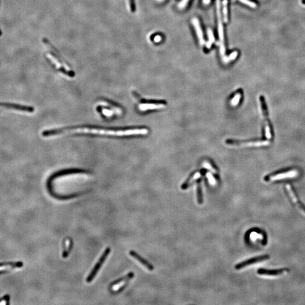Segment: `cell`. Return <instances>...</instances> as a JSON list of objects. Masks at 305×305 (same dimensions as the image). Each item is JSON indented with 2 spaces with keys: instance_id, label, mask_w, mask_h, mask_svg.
I'll list each match as a JSON object with an SVG mask.
<instances>
[{
  "instance_id": "6",
  "label": "cell",
  "mask_w": 305,
  "mask_h": 305,
  "mask_svg": "<svg viewBox=\"0 0 305 305\" xmlns=\"http://www.w3.org/2000/svg\"><path fill=\"white\" fill-rule=\"evenodd\" d=\"M217 13L218 17V33L219 37L221 41L220 43V54L222 55H225V46L224 43V31H223V26L222 20V15L220 11V0H217Z\"/></svg>"
},
{
  "instance_id": "31",
  "label": "cell",
  "mask_w": 305,
  "mask_h": 305,
  "mask_svg": "<svg viewBox=\"0 0 305 305\" xmlns=\"http://www.w3.org/2000/svg\"><path fill=\"white\" fill-rule=\"evenodd\" d=\"M302 4H303L305 5V0H302Z\"/></svg>"
},
{
  "instance_id": "14",
  "label": "cell",
  "mask_w": 305,
  "mask_h": 305,
  "mask_svg": "<svg viewBox=\"0 0 305 305\" xmlns=\"http://www.w3.org/2000/svg\"><path fill=\"white\" fill-rule=\"evenodd\" d=\"M130 254L132 257L135 258L137 261L139 262L141 264H142L146 268H148L149 271H153L154 270V266L150 263V262H149L147 260H146L145 259L142 258L140 254H139L133 250H131L130 252Z\"/></svg>"
},
{
  "instance_id": "4",
  "label": "cell",
  "mask_w": 305,
  "mask_h": 305,
  "mask_svg": "<svg viewBox=\"0 0 305 305\" xmlns=\"http://www.w3.org/2000/svg\"><path fill=\"white\" fill-rule=\"evenodd\" d=\"M134 277L133 272H130L127 275L113 281L110 285L109 289L113 293H118L125 288L128 282Z\"/></svg>"
},
{
  "instance_id": "22",
  "label": "cell",
  "mask_w": 305,
  "mask_h": 305,
  "mask_svg": "<svg viewBox=\"0 0 305 305\" xmlns=\"http://www.w3.org/2000/svg\"><path fill=\"white\" fill-rule=\"evenodd\" d=\"M10 302V296L6 295L0 298V305H9Z\"/></svg>"
},
{
  "instance_id": "30",
  "label": "cell",
  "mask_w": 305,
  "mask_h": 305,
  "mask_svg": "<svg viewBox=\"0 0 305 305\" xmlns=\"http://www.w3.org/2000/svg\"><path fill=\"white\" fill-rule=\"evenodd\" d=\"M203 3L206 5H208L210 2V0H203Z\"/></svg>"
},
{
  "instance_id": "3",
  "label": "cell",
  "mask_w": 305,
  "mask_h": 305,
  "mask_svg": "<svg viewBox=\"0 0 305 305\" xmlns=\"http://www.w3.org/2000/svg\"><path fill=\"white\" fill-rule=\"evenodd\" d=\"M298 172L295 169H283L274 172L270 174L267 175L265 177H264V180L266 182H268L272 180L284 179L285 178H291L296 176Z\"/></svg>"
},
{
  "instance_id": "18",
  "label": "cell",
  "mask_w": 305,
  "mask_h": 305,
  "mask_svg": "<svg viewBox=\"0 0 305 305\" xmlns=\"http://www.w3.org/2000/svg\"><path fill=\"white\" fill-rule=\"evenodd\" d=\"M199 172H193V174H192L190 175L189 176V177L188 178V179L185 180V181L184 182V183L182 184V185H181V189H183V190H185V189H187L189 187H190V181H191V180H192V181H193L192 184H193V182L196 181V180L197 179H199V178L194 179V178H195V177H196L197 175L199 174Z\"/></svg>"
},
{
  "instance_id": "21",
  "label": "cell",
  "mask_w": 305,
  "mask_h": 305,
  "mask_svg": "<svg viewBox=\"0 0 305 305\" xmlns=\"http://www.w3.org/2000/svg\"><path fill=\"white\" fill-rule=\"evenodd\" d=\"M241 96H242V93L241 91H238V92H236L232 98L231 99V104L232 106H235L237 105L239 103V102L240 101L241 98Z\"/></svg>"
},
{
  "instance_id": "24",
  "label": "cell",
  "mask_w": 305,
  "mask_h": 305,
  "mask_svg": "<svg viewBox=\"0 0 305 305\" xmlns=\"http://www.w3.org/2000/svg\"><path fill=\"white\" fill-rule=\"evenodd\" d=\"M208 34L209 41H210L211 43H213L215 41V37L214 36L213 32H212V31L211 29H208Z\"/></svg>"
},
{
  "instance_id": "23",
  "label": "cell",
  "mask_w": 305,
  "mask_h": 305,
  "mask_svg": "<svg viewBox=\"0 0 305 305\" xmlns=\"http://www.w3.org/2000/svg\"><path fill=\"white\" fill-rule=\"evenodd\" d=\"M239 1H240L241 3H242V4H245V5H247V6H250V7L255 8V7H256V6H257V5H256V4L255 3H254L253 2L250 1H249V0H239Z\"/></svg>"
},
{
  "instance_id": "17",
  "label": "cell",
  "mask_w": 305,
  "mask_h": 305,
  "mask_svg": "<svg viewBox=\"0 0 305 305\" xmlns=\"http://www.w3.org/2000/svg\"><path fill=\"white\" fill-rule=\"evenodd\" d=\"M73 240L70 238H67L63 243V251L62 256L66 258L68 256L73 248Z\"/></svg>"
},
{
  "instance_id": "7",
  "label": "cell",
  "mask_w": 305,
  "mask_h": 305,
  "mask_svg": "<svg viewBox=\"0 0 305 305\" xmlns=\"http://www.w3.org/2000/svg\"><path fill=\"white\" fill-rule=\"evenodd\" d=\"M110 252V249L109 247H107V248L105 249V252H103V254L102 255L101 257L100 258L99 261L96 263L95 266L94 267V268H93L92 271L91 272V273L89 275V276H88L87 280H86L87 283H91L94 279V277L97 275V272L100 270V269L101 267L102 266V264L103 263V262H105V259H106V258L108 256V255L109 254Z\"/></svg>"
},
{
  "instance_id": "11",
  "label": "cell",
  "mask_w": 305,
  "mask_h": 305,
  "mask_svg": "<svg viewBox=\"0 0 305 305\" xmlns=\"http://www.w3.org/2000/svg\"><path fill=\"white\" fill-rule=\"evenodd\" d=\"M0 107H4L6 109L18 110L20 112H29V113L34 112V109L33 107L24 106V105H21L16 104V103H0Z\"/></svg>"
},
{
  "instance_id": "33",
  "label": "cell",
  "mask_w": 305,
  "mask_h": 305,
  "mask_svg": "<svg viewBox=\"0 0 305 305\" xmlns=\"http://www.w3.org/2000/svg\"><path fill=\"white\" fill-rule=\"evenodd\" d=\"M159 1H163V0H159Z\"/></svg>"
},
{
  "instance_id": "28",
  "label": "cell",
  "mask_w": 305,
  "mask_h": 305,
  "mask_svg": "<svg viewBox=\"0 0 305 305\" xmlns=\"http://www.w3.org/2000/svg\"><path fill=\"white\" fill-rule=\"evenodd\" d=\"M161 40H162V37H161V36H160L159 35L156 36L155 37H154V41H155V42H156V43L160 42V41H161Z\"/></svg>"
},
{
  "instance_id": "19",
  "label": "cell",
  "mask_w": 305,
  "mask_h": 305,
  "mask_svg": "<svg viewBox=\"0 0 305 305\" xmlns=\"http://www.w3.org/2000/svg\"><path fill=\"white\" fill-rule=\"evenodd\" d=\"M196 181L197 182V202L199 205L202 204L203 202V194H202V190L201 185V179L199 178L196 180Z\"/></svg>"
},
{
  "instance_id": "15",
  "label": "cell",
  "mask_w": 305,
  "mask_h": 305,
  "mask_svg": "<svg viewBox=\"0 0 305 305\" xmlns=\"http://www.w3.org/2000/svg\"><path fill=\"white\" fill-rule=\"evenodd\" d=\"M23 263L21 262L0 263V271L8 270L20 268L23 266Z\"/></svg>"
},
{
  "instance_id": "9",
  "label": "cell",
  "mask_w": 305,
  "mask_h": 305,
  "mask_svg": "<svg viewBox=\"0 0 305 305\" xmlns=\"http://www.w3.org/2000/svg\"><path fill=\"white\" fill-rule=\"evenodd\" d=\"M270 257L268 254H265V255H263V256H258V257H253L251 258L250 259H248L247 260H245L244 261L241 262L237 264L236 266H235V269L237 270H241L243 268L245 267L248 266H250V265H252L254 263H258V262H261L265 261H266L267 259H270Z\"/></svg>"
},
{
  "instance_id": "16",
  "label": "cell",
  "mask_w": 305,
  "mask_h": 305,
  "mask_svg": "<svg viewBox=\"0 0 305 305\" xmlns=\"http://www.w3.org/2000/svg\"><path fill=\"white\" fill-rule=\"evenodd\" d=\"M192 23H193L194 27L195 30H196L197 35L198 36L199 43H200L201 45H202L205 44V40H204V39H203V32H202V29H201V28L200 27V24H199V20L197 19V18H194L192 20Z\"/></svg>"
},
{
  "instance_id": "10",
  "label": "cell",
  "mask_w": 305,
  "mask_h": 305,
  "mask_svg": "<svg viewBox=\"0 0 305 305\" xmlns=\"http://www.w3.org/2000/svg\"><path fill=\"white\" fill-rule=\"evenodd\" d=\"M47 56L50 59V60L55 64L56 67L59 70H60L62 73L67 75L70 77H73L75 76L74 73L71 70H70L66 66L61 63L59 62V61L58 60V58L55 57V56H54L53 54H48Z\"/></svg>"
},
{
  "instance_id": "27",
  "label": "cell",
  "mask_w": 305,
  "mask_h": 305,
  "mask_svg": "<svg viewBox=\"0 0 305 305\" xmlns=\"http://www.w3.org/2000/svg\"><path fill=\"white\" fill-rule=\"evenodd\" d=\"M189 0H182L180 2V4H179V7L180 9H183L185 6L187 4V2L189 1Z\"/></svg>"
},
{
  "instance_id": "20",
  "label": "cell",
  "mask_w": 305,
  "mask_h": 305,
  "mask_svg": "<svg viewBox=\"0 0 305 305\" xmlns=\"http://www.w3.org/2000/svg\"><path fill=\"white\" fill-rule=\"evenodd\" d=\"M227 4V0H223L222 1V14H223V22L226 23H227L228 22Z\"/></svg>"
},
{
  "instance_id": "29",
  "label": "cell",
  "mask_w": 305,
  "mask_h": 305,
  "mask_svg": "<svg viewBox=\"0 0 305 305\" xmlns=\"http://www.w3.org/2000/svg\"><path fill=\"white\" fill-rule=\"evenodd\" d=\"M213 44V43H211L210 41H208V42L206 43V45L207 48H211V44Z\"/></svg>"
},
{
  "instance_id": "8",
  "label": "cell",
  "mask_w": 305,
  "mask_h": 305,
  "mask_svg": "<svg viewBox=\"0 0 305 305\" xmlns=\"http://www.w3.org/2000/svg\"><path fill=\"white\" fill-rule=\"evenodd\" d=\"M166 102L165 101H145L144 100H141V103L139 105V109L145 112L149 110H154L163 108L166 106Z\"/></svg>"
},
{
  "instance_id": "32",
  "label": "cell",
  "mask_w": 305,
  "mask_h": 305,
  "mask_svg": "<svg viewBox=\"0 0 305 305\" xmlns=\"http://www.w3.org/2000/svg\"><path fill=\"white\" fill-rule=\"evenodd\" d=\"M1 35H2V32H1V31L0 30V36H1Z\"/></svg>"
},
{
  "instance_id": "26",
  "label": "cell",
  "mask_w": 305,
  "mask_h": 305,
  "mask_svg": "<svg viewBox=\"0 0 305 305\" xmlns=\"http://www.w3.org/2000/svg\"><path fill=\"white\" fill-rule=\"evenodd\" d=\"M237 55H238V53L237 52H233L231 54L229 55V56L228 57L229 59V61H233L235 60L236 57H237Z\"/></svg>"
},
{
  "instance_id": "25",
  "label": "cell",
  "mask_w": 305,
  "mask_h": 305,
  "mask_svg": "<svg viewBox=\"0 0 305 305\" xmlns=\"http://www.w3.org/2000/svg\"><path fill=\"white\" fill-rule=\"evenodd\" d=\"M203 165H204V166H205L206 169H210V170L212 171L213 172H215L217 171V169H214L213 167V166L211 165V164H210V163H208V162H204Z\"/></svg>"
},
{
  "instance_id": "12",
  "label": "cell",
  "mask_w": 305,
  "mask_h": 305,
  "mask_svg": "<svg viewBox=\"0 0 305 305\" xmlns=\"http://www.w3.org/2000/svg\"><path fill=\"white\" fill-rule=\"evenodd\" d=\"M286 189H288L292 199L297 205L299 208H301L305 213V205L301 201L294 187L291 184H288L286 185Z\"/></svg>"
},
{
  "instance_id": "2",
  "label": "cell",
  "mask_w": 305,
  "mask_h": 305,
  "mask_svg": "<svg viewBox=\"0 0 305 305\" xmlns=\"http://www.w3.org/2000/svg\"><path fill=\"white\" fill-rule=\"evenodd\" d=\"M259 100L261 101L262 113L265 121V123L264 124L265 125L264 136H265V137L267 139H270L272 137V129L271 127V122L268 117V112L266 100L263 96H261L259 97Z\"/></svg>"
},
{
  "instance_id": "1",
  "label": "cell",
  "mask_w": 305,
  "mask_h": 305,
  "mask_svg": "<svg viewBox=\"0 0 305 305\" xmlns=\"http://www.w3.org/2000/svg\"><path fill=\"white\" fill-rule=\"evenodd\" d=\"M66 132L78 133L92 134L98 135L112 136H127L133 135H145L148 133L149 130L145 128H135L127 129L106 128L95 127H74L62 129L47 130L43 132L44 137H50L63 134Z\"/></svg>"
},
{
  "instance_id": "5",
  "label": "cell",
  "mask_w": 305,
  "mask_h": 305,
  "mask_svg": "<svg viewBox=\"0 0 305 305\" xmlns=\"http://www.w3.org/2000/svg\"><path fill=\"white\" fill-rule=\"evenodd\" d=\"M226 144L229 145L238 146H260L267 145L270 142L267 140H237L228 139L226 141Z\"/></svg>"
},
{
  "instance_id": "13",
  "label": "cell",
  "mask_w": 305,
  "mask_h": 305,
  "mask_svg": "<svg viewBox=\"0 0 305 305\" xmlns=\"http://www.w3.org/2000/svg\"><path fill=\"white\" fill-rule=\"evenodd\" d=\"M289 271V268H284L277 270H267L265 268H259L258 271V274L260 275H266V276H278L283 274L284 272H288Z\"/></svg>"
}]
</instances>
